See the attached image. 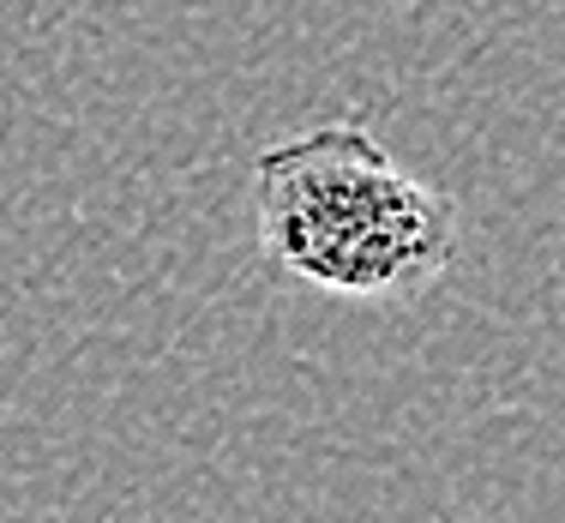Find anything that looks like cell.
I'll return each mask as SVG.
<instances>
[{
  "label": "cell",
  "mask_w": 565,
  "mask_h": 523,
  "mask_svg": "<svg viewBox=\"0 0 565 523\" xmlns=\"http://www.w3.org/2000/svg\"><path fill=\"white\" fill-rule=\"evenodd\" d=\"M265 265L349 307H409L457 265V199L409 174L361 115L277 139L253 163Z\"/></svg>",
  "instance_id": "obj_1"
}]
</instances>
